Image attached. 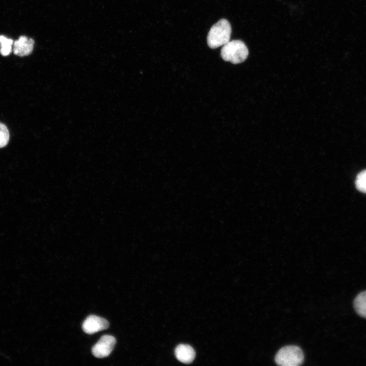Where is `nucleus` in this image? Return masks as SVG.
Masks as SVG:
<instances>
[{"label": "nucleus", "instance_id": "9d476101", "mask_svg": "<svg viewBox=\"0 0 366 366\" xmlns=\"http://www.w3.org/2000/svg\"><path fill=\"white\" fill-rule=\"evenodd\" d=\"M355 186L360 192L366 193V170L362 171L357 175Z\"/></svg>", "mask_w": 366, "mask_h": 366}, {"label": "nucleus", "instance_id": "423d86ee", "mask_svg": "<svg viewBox=\"0 0 366 366\" xmlns=\"http://www.w3.org/2000/svg\"><path fill=\"white\" fill-rule=\"evenodd\" d=\"M34 41L26 36H20L13 43V51L14 54L24 56L30 54L33 51Z\"/></svg>", "mask_w": 366, "mask_h": 366}, {"label": "nucleus", "instance_id": "f03ea898", "mask_svg": "<svg viewBox=\"0 0 366 366\" xmlns=\"http://www.w3.org/2000/svg\"><path fill=\"white\" fill-rule=\"evenodd\" d=\"M249 55V50L245 44L241 40L229 41L223 45L221 56L226 62L237 64L244 62Z\"/></svg>", "mask_w": 366, "mask_h": 366}, {"label": "nucleus", "instance_id": "1a4fd4ad", "mask_svg": "<svg viewBox=\"0 0 366 366\" xmlns=\"http://www.w3.org/2000/svg\"><path fill=\"white\" fill-rule=\"evenodd\" d=\"M13 41L6 37L0 36V53L4 56L9 55L12 51Z\"/></svg>", "mask_w": 366, "mask_h": 366}, {"label": "nucleus", "instance_id": "f257e3e1", "mask_svg": "<svg viewBox=\"0 0 366 366\" xmlns=\"http://www.w3.org/2000/svg\"><path fill=\"white\" fill-rule=\"evenodd\" d=\"M232 28L229 22L225 19L219 20L210 28L207 37L208 46L212 49L223 46L230 39Z\"/></svg>", "mask_w": 366, "mask_h": 366}, {"label": "nucleus", "instance_id": "20e7f679", "mask_svg": "<svg viewBox=\"0 0 366 366\" xmlns=\"http://www.w3.org/2000/svg\"><path fill=\"white\" fill-rule=\"evenodd\" d=\"M116 343L115 338L110 335L102 336L93 347L92 353L97 358H104L111 353Z\"/></svg>", "mask_w": 366, "mask_h": 366}, {"label": "nucleus", "instance_id": "0eeeda50", "mask_svg": "<svg viewBox=\"0 0 366 366\" xmlns=\"http://www.w3.org/2000/svg\"><path fill=\"white\" fill-rule=\"evenodd\" d=\"M177 359L181 362L189 363L195 358V352L193 348L188 345L180 344L175 349Z\"/></svg>", "mask_w": 366, "mask_h": 366}, {"label": "nucleus", "instance_id": "9b49d317", "mask_svg": "<svg viewBox=\"0 0 366 366\" xmlns=\"http://www.w3.org/2000/svg\"><path fill=\"white\" fill-rule=\"evenodd\" d=\"M9 130L5 125L0 123V148L6 146L9 141Z\"/></svg>", "mask_w": 366, "mask_h": 366}, {"label": "nucleus", "instance_id": "6e6552de", "mask_svg": "<svg viewBox=\"0 0 366 366\" xmlns=\"http://www.w3.org/2000/svg\"><path fill=\"white\" fill-rule=\"evenodd\" d=\"M353 304L356 312L360 316L366 318V291L356 297Z\"/></svg>", "mask_w": 366, "mask_h": 366}, {"label": "nucleus", "instance_id": "7ed1b4c3", "mask_svg": "<svg viewBox=\"0 0 366 366\" xmlns=\"http://www.w3.org/2000/svg\"><path fill=\"white\" fill-rule=\"evenodd\" d=\"M276 363L283 366H297L302 363L304 355L301 349L296 346L281 348L275 356Z\"/></svg>", "mask_w": 366, "mask_h": 366}, {"label": "nucleus", "instance_id": "39448f33", "mask_svg": "<svg viewBox=\"0 0 366 366\" xmlns=\"http://www.w3.org/2000/svg\"><path fill=\"white\" fill-rule=\"evenodd\" d=\"M109 325L108 321L104 318L95 315H90L84 321L82 329L87 334H93L108 328Z\"/></svg>", "mask_w": 366, "mask_h": 366}]
</instances>
